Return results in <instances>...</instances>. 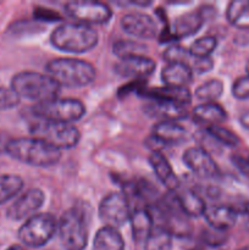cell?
Returning <instances> with one entry per match:
<instances>
[{"instance_id":"cell-1","label":"cell","mask_w":249,"mask_h":250,"mask_svg":"<svg viewBox=\"0 0 249 250\" xmlns=\"http://www.w3.org/2000/svg\"><path fill=\"white\" fill-rule=\"evenodd\" d=\"M5 153L10 158L34 167H50L61 159V150L34 137L10 139L5 146Z\"/></svg>"},{"instance_id":"cell-2","label":"cell","mask_w":249,"mask_h":250,"mask_svg":"<svg viewBox=\"0 0 249 250\" xmlns=\"http://www.w3.org/2000/svg\"><path fill=\"white\" fill-rule=\"evenodd\" d=\"M99 41L97 29L78 22H65L50 34V44L60 51L83 54L92 50Z\"/></svg>"},{"instance_id":"cell-3","label":"cell","mask_w":249,"mask_h":250,"mask_svg":"<svg viewBox=\"0 0 249 250\" xmlns=\"http://www.w3.org/2000/svg\"><path fill=\"white\" fill-rule=\"evenodd\" d=\"M46 75L59 83L60 87L81 88L95 80L97 71L90 62L73 58H58L48 61Z\"/></svg>"},{"instance_id":"cell-4","label":"cell","mask_w":249,"mask_h":250,"mask_svg":"<svg viewBox=\"0 0 249 250\" xmlns=\"http://www.w3.org/2000/svg\"><path fill=\"white\" fill-rule=\"evenodd\" d=\"M60 88L59 83L50 76L36 71H22L11 78V89L20 98L37 103L58 98Z\"/></svg>"},{"instance_id":"cell-5","label":"cell","mask_w":249,"mask_h":250,"mask_svg":"<svg viewBox=\"0 0 249 250\" xmlns=\"http://www.w3.org/2000/svg\"><path fill=\"white\" fill-rule=\"evenodd\" d=\"M85 105L73 98H55L32 106V114L43 121L71 124L82 119L85 114Z\"/></svg>"},{"instance_id":"cell-6","label":"cell","mask_w":249,"mask_h":250,"mask_svg":"<svg viewBox=\"0 0 249 250\" xmlns=\"http://www.w3.org/2000/svg\"><path fill=\"white\" fill-rule=\"evenodd\" d=\"M29 132L33 134L34 138L42 139L59 150L75 148L81 141L80 129L71 124L39 120L36 124L31 125Z\"/></svg>"},{"instance_id":"cell-7","label":"cell","mask_w":249,"mask_h":250,"mask_svg":"<svg viewBox=\"0 0 249 250\" xmlns=\"http://www.w3.org/2000/svg\"><path fill=\"white\" fill-rule=\"evenodd\" d=\"M59 221L49 212H41L27 219L20 227L17 236L29 248H41L53 239L58 232Z\"/></svg>"},{"instance_id":"cell-8","label":"cell","mask_w":249,"mask_h":250,"mask_svg":"<svg viewBox=\"0 0 249 250\" xmlns=\"http://www.w3.org/2000/svg\"><path fill=\"white\" fill-rule=\"evenodd\" d=\"M58 233L65 250H84L88 244V225L84 215L76 208L66 210L59 220Z\"/></svg>"},{"instance_id":"cell-9","label":"cell","mask_w":249,"mask_h":250,"mask_svg":"<svg viewBox=\"0 0 249 250\" xmlns=\"http://www.w3.org/2000/svg\"><path fill=\"white\" fill-rule=\"evenodd\" d=\"M65 14L75 20L78 23L104 24L111 20L112 10L105 2L87 1V0H76L67 1L63 5Z\"/></svg>"},{"instance_id":"cell-10","label":"cell","mask_w":249,"mask_h":250,"mask_svg":"<svg viewBox=\"0 0 249 250\" xmlns=\"http://www.w3.org/2000/svg\"><path fill=\"white\" fill-rule=\"evenodd\" d=\"M99 219L105 226L119 229L129 221L131 207L126 195L121 192H112L105 195L98 208Z\"/></svg>"},{"instance_id":"cell-11","label":"cell","mask_w":249,"mask_h":250,"mask_svg":"<svg viewBox=\"0 0 249 250\" xmlns=\"http://www.w3.org/2000/svg\"><path fill=\"white\" fill-rule=\"evenodd\" d=\"M45 202V193L41 188H31L20 195L6 210L7 219L21 221L29 219L42 209Z\"/></svg>"},{"instance_id":"cell-12","label":"cell","mask_w":249,"mask_h":250,"mask_svg":"<svg viewBox=\"0 0 249 250\" xmlns=\"http://www.w3.org/2000/svg\"><path fill=\"white\" fill-rule=\"evenodd\" d=\"M122 31L139 39H153L158 36L159 27L155 20L144 12H129L120 20Z\"/></svg>"},{"instance_id":"cell-13","label":"cell","mask_w":249,"mask_h":250,"mask_svg":"<svg viewBox=\"0 0 249 250\" xmlns=\"http://www.w3.org/2000/svg\"><path fill=\"white\" fill-rule=\"evenodd\" d=\"M182 160L194 175L202 178H216L220 176V168L212 156L199 146L186 149Z\"/></svg>"},{"instance_id":"cell-14","label":"cell","mask_w":249,"mask_h":250,"mask_svg":"<svg viewBox=\"0 0 249 250\" xmlns=\"http://www.w3.org/2000/svg\"><path fill=\"white\" fill-rule=\"evenodd\" d=\"M156 62L148 56H133L122 59L115 65V72L124 78L144 81L155 71Z\"/></svg>"},{"instance_id":"cell-15","label":"cell","mask_w":249,"mask_h":250,"mask_svg":"<svg viewBox=\"0 0 249 250\" xmlns=\"http://www.w3.org/2000/svg\"><path fill=\"white\" fill-rule=\"evenodd\" d=\"M139 95L144 97L148 100H163V102L176 103L186 106L192 103V93L188 88L181 87H154V88H141L138 90Z\"/></svg>"},{"instance_id":"cell-16","label":"cell","mask_w":249,"mask_h":250,"mask_svg":"<svg viewBox=\"0 0 249 250\" xmlns=\"http://www.w3.org/2000/svg\"><path fill=\"white\" fill-rule=\"evenodd\" d=\"M144 114L160 121L177 122L188 116V111L183 105L163 100H149L143 105Z\"/></svg>"},{"instance_id":"cell-17","label":"cell","mask_w":249,"mask_h":250,"mask_svg":"<svg viewBox=\"0 0 249 250\" xmlns=\"http://www.w3.org/2000/svg\"><path fill=\"white\" fill-rule=\"evenodd\" d=\"M149 164L158 180L167 188L168 192H176L181 187L180 178L176 176L170 161L161 151H153L149 156Z\"/></svg>"},{"instance_id":"cell-18","label":"cell","mask_w":249,"mask_h":250,"mask_svg":"<svg viewBox=\"0 0 249 250\" xmlns=\"http://www.w3.org/2000/svg\"><path fill=\"white\" fill-rule=\"evenodd\" d=\"M131 222L132 236L137 243H144L155 227L153 211L148 207H138L131 209Z\"/></svg>"},{"instance_id":"cell-19","label":"cell","mask_w":249,"mask_h":250,"mask_svg":"<svg viewBox=\"0 0 249 250\" xmlns=\"http://www.w3.org/2000/svg\"><path fill=\"white\" fill-rule=\"evenodd\" d=\"M205 221L211 229L219 231H228L236 225L238 215L232 209L231 205H211L207 207L204 215Z\"/></svg>"},{"instance_id":"cell-20","label":"cell","mask_w":249,"mask_h":250,"mask_svg":"<svg viewBox=\"0 0 249 250\" xmlns=\"http://www.w3.org/2000/svg\"><path fill=\"white\" fill-rule=\"evenodd\" d=\"M151 136L158 139L164 146H172V144H181L188 141L187 129L181 126L177 122L171 121H159L151 129Z\"/></svg>"},{"instance_id":"cell-21","label":"cell","mask_w":249,"mask_h":250,"mask_svg":"<svg viewBox=\"0 0 249 250\" xmlns=\"http://www.w3.org/2000/svg\"><path fill=\"white\" fill-rule=\"evenodd\" d=\"M181 209L183 210L188 217H200L204 215L207 210L204 198L193 188H182L180 187L176 192H173Z\"/></svg>"},{"instance_id":"cell-22","label":"cell","mask_w":249,"mask_h":250,"mask_svg":"<svg viewBox=\"0 0 249 250\" xmlns=\"http://www.w3.org/2000/svg\"><path fill=\"white\" fill-rule=\"evenodd\" d=\"M161 81L168 87L187 88L193 81V70L188 63H167L161 71Z\"/></svg>"},{"instance_id":"cell-23","label":"cell","mask_w":249,"mask_h":250,"mask_svg":"<svg viewBox=\"0 0 249 250\" xmlns=\"http://www.w3.org/2000/svg\"><path fill=\"white\" fill-rule=\"evenodd\" d=\"M205 19L199 9L195 11L186 12L175 20L172 26V34L175 39L187 38L197 33L204 24Z\"/></svg>"},{"instance_id":"cell-24","label":"cell","mask_w":249,"mask_h":250,"mask_svg":"<svg viewBox=\"0 0 249 250\" xmlns=\"http://www.w3.org/2000/svg\"><path fill=\"white\" fill-rule=\"evenodd\" d=\"M192 116L197 124L216 126L226 121L227 111L217 103H203L193 109Z\"/></svg>"},{"instance_id":"cell-25","label":"cell","mask_w":249,"mask_h":250,"mask_svg":"<svg viewBox=\"0 0 249 250\" xmlns=\"http://www.w3.org/2000/svg\"><path fill=\"white\" fill-rule=\"evenodd\" d=\"M94 250H124V242L120 232L112 227L104 226L95 233L93 239Z\"/></svg>"},{"instance_id":"cell-26","label":"cell","mask_w":249,"mask_h":250,"mask_svg":"<svg viewBox=\"0 0 249 250\" xmlns=\"http://www.w3.org/2000/svg\"><path fill=\"white\" fill-rule=\"evenodd\" d=\"M24 182L17 175H0V205L5 204L9 200L21 193Z\"/></svg>"},{"instance_id":"cell-27","label":"cell","mask_w":249,"mask_h":250,"mask_svg":"<svg viewBox=\"0 0 249 250\" xmlns=\"http://www.w3.org/2000/svg\"><path fill=\"white\" fill-rule=\"evenodd\" d=\"M144 250H171L172 249V234L164 226L158 225L144 242Z\"/></svg>"},{"instance_id":"cell-28","label":"cell","mask_w":249,"mask_h":250,"mask_svg":"<svg viewBox=\"0 0 249 250\" xmlns=\"http://www.w3.org/2000/svg\"><path fill=\"white\" fill-rule=\"evenodd\" d=\"M148 51V46L137 41H128V39H121L115 42L112 45V53L122 60V59L133 58V56H144Z\"/></svg>"},{"instance_id":"cell-29","label":"cell","mask_w":249,"mask_h":250,"mask_svg":"<svg viewBox=\"0 0 249 250\" xmlns=\"http://www.w3.org/2000/svg\"><path fill=\"white\" fill-rule=\"evenodd\" d=\"M224 93V83L217 78L207 81L195 89L194 95L198 100L203 103H215Z\"/></svg>"},{"instance_id":"cell-30","label":"cell","mask_w":249,"mask_h":250,"mask_svg":"<svg viewBox=\"0 0 249 250\" xmlns=\"http://www.w3.org/2000/svg\"><path fill=\"white\" fill-rule=\"evenodd\" d=\"M204 129L221 146L234 148V146H237L241 143L238 136L234 132L229 131V129L225 128V127L219 126V125H216V126H207Z\"/></svg>"},{"instance_id":"cell-31","label":"cell","mask_w":249,"mask_h":250,"mask_svg":"<svg viewBox=\"0 0 249 250\" xmlns=\"http://www.w3.org/2000/svg\"><path fill=\"white\" fill-rule=\"evenodd\" d=\"M217 46V39L212 36H205L193 42L189 54L192 58H210Z\"/></svg>"},{"instance_id":"cell-32","label":"cell","mask_w":249,"mask_h":250,"mask_svg":"<svg viewBox=\"0 0 249 250\" xmlns=\"http://www.w3.org/2000/svg\"><path fill=\"white\" fill-rule=\"evenodd\" d=\"M249 16V0H234L227 6L226 17L231 24H236L244 17Z\"/></svg>"},{"instance_id":"cell-33","label":"cell","mask_w":249,"mask_h":250,"mask_svg":"<svg viewBox=\"0 0 249 250\" xmlns=\"http://www.w3.org/2000/svg\"><path fill=\"white\" fill-rule=\"evenodd\" d=\"M163 58L167 63L185 62L189 65V59H192V56H190L189 50H187L185 46L172 44L167 49H165V51L163 53Z\"/></svg>"},{"instance_id":"cell-34","label":"cell","mask_w":249,"mask_h":250,"mask_svg":"<svg viewBox=\"0 0 249 250\" xmlns=\"http://www.w3.org/2000/svg\"><path fill=\"white\" fill-rule=\"evenodd\" d=\"M228 239V234L226 231H219L215 229H205L202 232V241L205 246L220 247L224 246Z\"/></svg>"},{"instance_id":"cell-35","label":"cell","mask_w":249,"mask_h":250,"mask_svg":"<svg viewBox=\"0 0 249 250\" xmlns=\"http://www.w3.org/2000/svg\"><path fill=\"white\" fill-rule=\"evenodd\" d=\"M194 139L197 141V143L199 144V148H202L203 150H205L207 153H209L211 155L212 153H217L220 149V144L208 133L205 129H200L197 133L194 134Z\"/></svg>"},{"instance_id":"cell-36","label":"cell","mask_w":249,"mask_h":250,"mask_svg":"<svg viewBox=\"0 0 249 250\" xmlns=\"http://www.w3.org/2000/svg\"><path fill=\"white\" fill-rule=\"evenodd\" d=\"M21 98L11 88L0 87V110H11L20 104Z\"/></svg>"},{"instance_id":"cell-37","label":"cell","mask_w":249,"mask_h":250,"mask_svg":"<svg viewBox=\"0 0 249 250\" xmlns=\"http://www.w3.org/2000/svg\"><path fill=\"white\" fill-rule=\"evenodd\" d=\"M232 94L236 99H249V75L242 76L234 81L232 85Z\"/></svg>"},{"instance_id":"cell-38","label":"cell","mask_w":249,"mask_h":250,"mask_svg":"<svg viewBox=\"0 0 249 250\" xmlns=\"http://www.w3.org/2000/svg\"><path fill=\"white\" fill-rule=\"evenodd\" d=\"M189 66L193 70V72L202 75V73H207L212 70L214 61H212L211 58H192Z\"/></svg>"},{"instance_id":"cell-39","label":"cell","mask_w":249,"mask_h":250,"mask_svg":"<svg viewBox=\"0 0 249 250\" xmlns=\"http://www.w3.org/2000/svg\"><path fill=\"white\" fill-rule=\"evenodd\" d=\"M33 15L38 21L56 22L62 20V17L60 16V14H58V12L54 11V10L51 9H45V7H36V9H34Z\"/></svg>"},{"instance_id":"cell-40","label":"cell","mask_w":249,"mask_h":250,"mask_svg":"<svg viewBox=\"0 0 249 250\" xmlns=\"http://www.w3.org/2000/svg\"><path fill=\"white\" fill-rule=\"evenodd\" d=\"M231 161L234 167L249 180V159L243 158L241 155H232Z\"/></svg>"},{"instance_id":"cell-41","label":"cell","mask_w":249,"mask_h":250,"mask_svg":"<svg viewBox=\"0 0 249 250\" xmlns=\"http://www.w3.org/2000/svg\"><path fill=\"white\" fill-rule=\"evenodd\" d=\"M144 81H137V80H133L132 82H129L128 84H124L122 85L121 88L119 89V97H124V95L128 94L129 92H134V90H137L138 92L141 88L144 87Z\"/></svg>"},{"instance_id":"cell-42","label":"cell","mask_w":249,"mask_h":250,"mask_svg":"<svg viewBox=\"0 0 249 250\" xmlns=\"http://www.w3.org/2000/svg\"><path fill=\"white\" fill-rule=\"evenodd\" d=\"M231 207L237 212V215H249V200H241Z\"/></svg>"},{"instance_id":"cell-43","label":"cell","mask_w":249,"mask_h":250,"mask_svg":"<svg viewBox=\"0 0 249 250\" xmlns=\"http://www.w3.org/2000/svg\"><path fill=\"white\" fill-rule=\"evenodd\" d=\"M239 121H241V125L244 127V128L249 129V110L242 115L241 119H239Z\"/></svg>"},{"instance_id":"cell-44","label":"cell","mask_w":249,"mask_h":250,"mask_svg":"<svg viewBox=\"0 0 249 250\" xmlns=\"http://www.w3.org/2000/svg\"><path fill=\"white\" fill-rule=\"evenodd\" d=\"M132 5H136V6H141V7H145V6H150L151 1H131Z\"/></svg>"},{"instance_id":"cell-45","label":"cell","mask_w":249,"mask_h":250,"mask_svg":"<svg viewBox=\"0 0 249 250\" xmlns=\"http://www.w3.org/2000/svg\"><path fill=\"white\" fill-rule=\"evenodd\" d=\"M6 250H24V249L22 248L21 246H17V244H16V246H11L10 248H7Z\"/></svg>"},{"instance_id":"cell-46","label":"cell","mask_w":249,"mask_h":250,"mask_svg":"<svg viewBox=\"0 0 249 250\" xmlns=\"http://www.w3.org/2000/svg\"><path fill=\"white\" fill-rule=\"evenodd\" d=\"M246 71H247V75H249V61L247 62V65H246Z\"/></svg>"},{"instance_id":"cell-47","label":"cell","mask_w":249,"mask_h":250,"mask_svg":"<svg viewBox=\"0 0 249 250\" xmlns=\"http://www.w3.org/2000/svg\"><path fill=\"white\" fill-rule=\"evenodd\" d=\"M237 250H249V248H248V247H243V248H239Z\"/></svg>"}]
</instances>
